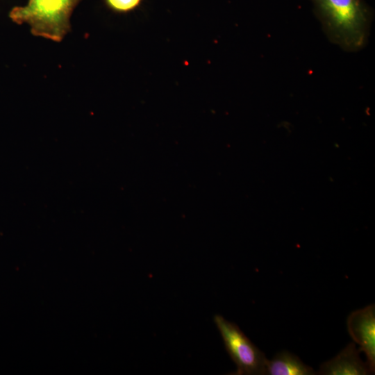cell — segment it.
I'll use <instances>...</instances> for the list:
<instances>
[{
  "label": "cell",
  "instance_id": "cell-2",
  "mask_svg": "<svg viewBox=\"0 0 375 375\" xmlns=\"http://www.w3.org/2000/svg\"><path fill=\"white\" fill-rule=\"evenodd\" d=\"M82 0H28L24 6L12 9L10 17L30 26L31 33L60 42L70 31V18Z\"/></svg>",
  "mask_w": 375,
  "mask_h": 375
},
{
  "label": "cell",
  "instance_id": "cell-6",
  "mask_svg": "<svg viewBox=\"0 0 375 375\" xmlns=\"http://www.w3.org/2000/svg\"><path fill=\"white\" fill-rule=\"evenodd\" d=\"M317 372L304 364L299 357L288 351L276 353L272 360H266V374L269 375H314Z\"/></svg>",
  "mask_w": 375,
  "mask_h": 375
},
{
  "label": "cell",
  "instance_id": "cell-7",
  "mask_svg": "<svg viewBox=\"0 0 375 375\" xmlns=\"http://www.w3.org/2000/svg\"><path fill=\"white\" fill-rule=\"evenodd\" d=\"M108 6L112 10L126 12L137 8L142 0H106Z\"/></svg>",
  "mask_w": 375,
  "mask_h": 375
},
{
  "label": "cell",
  "instance_id": "cell-1",
  "mask_svg": "<svg viewBox=\"0 0 375 375\" xmlns=\"http://www.w3.org/2000/svg\"><path fill=\"white\" fill-rule=\"evenodd\" d=\"M330 40L347 51L362 48L372 19L363 0H311Z\"/></svg>",
  "mask_w": 375,
  "mask_h": 375
},
{
  "label": "cell",
  "instance_id": "cell-3",
  "mask_svg": "<svg viewBox=\"0 0 375 375\" xmlns=\"http://www.w3.org/2000/svg\"><path fill=\"white\" fill-rule=\"evenodd\" d=\"M214 322L222 338L225 349L237 366L234 375L266 374L267 358L235 323L215 315Z\"/></svg>",
  "mask_w": 375,
  "mask_h": 375
},
{
  "label": "cell",
  "instance_id": "cell-5",
  "mask_svg": "<svg viewBox=\"0 0 375 375\" xmlns=\"http://www.w3.org/2000/svg\"><path fill=\"white\" fill-rule=\"evenodd\" d=\"M360 351L353 342L349 343L335 357L324 362L317 374L322 375H366L369 371L360 358Z\"/></svg>",
  "mask_w": 375,
  "mask_h": 375
},
{
  "label": "cell",
  "instance_id": "cell-4",
  "mask_svg": "<svg viewBox=\"0 0 375 375\" xmlns=\"http://www.w3.org/2000/svg\"><path fill=\"white\" fill-rule=\"evenodd\" d=\"M347 330L352 340L367 358L370 374L375 372V306L371 304L352 312L347 321Z\"/></svg>",
  "mask_w": 375,
  "mask_h": 375
}]
</instances>
